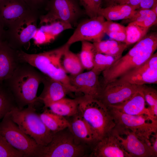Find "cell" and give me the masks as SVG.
Masks as SVG:
<instances>
[{"instance_id": "6da1fadb", "label": "cell", "mask_w": 157, "mask_h": 157, "mask_svg": "<svg viewBox=\"0 0 157 157\" xmlns=\"http://www.w3.org/2000/svg\"><path fill=\"white\" fill-rule=\"evenodd\" d=\"M70 46L66 43L57 49L36 54L28 53L21 50H17V51L20 62L28 63L44 75L60 82L70 92L78 93L71 84L69 76L62 63L63 55Z\"/></svg>"}, {"instance_id": "7a4b0ae2", "label": "cell", "mask_w": 157, "mask_h": 157, "mask_svg": "<svg viewBox=\"0 0 157 157\" xmlns=\"http://www.w3.org/2000/svg\"><path fill=\"white\" fill-rule=\"evenodd\" d=\"M30 64L20 62L9 81L10 90L17 105L22 108L38 101L37 93L44 74Z\"/></svg>"}, {"instance_id": "3957f363", "label": "cell", "mask_w": 157, "mask_h": 157, "mask_svg": "<svg viewBox=\"0 0 157 157\" xmlns=\"http://www.w3.org/2000/svg\"><path fill=\"white\" fill-rule=\"evenodd\" d=\"M76 99L78 113L91 128L97 141L112 132L116 124L109 109L102 103L85 95Z\"/></svg>"}, {"instance_id": "277c9868", "label": "cell", "mask_w": 157, "mask_h": 157, "mask_svg": "<svg viewBox=\"0 0 157 157\" xmlns=\"http://www.w3.org/2000/svg\"><path fill=\"white\" fill-rule=\"evenodd\" d=\"M27 106L25 108L14 107L9 112L10 117L20 129L33 138L39 146L46 145L51 140L53 133L44 125L34 105Z\"/></svg>"}, {"instance_id": "5b68a950", "label": "cell", "mask_w": 157, "mask_h": 157, "mask_svg": "<svg viewBox=\"0 0 157 157\" xmlns=\"http://www.w3.org/2000/svg\"><path fill=\"white\" fill-rule=\"evenodd\" d=\"M85 145L78 143L68 128L53 133L47 145L39 146L34 157H80L85 154Z\"/></svg>"}, {"instance_id": "8992f818", "label": "cell", "mask_w": 157, "mask_h": 157, "mask_svg": "<svg viewBox=\"0 0 157 157\" xmlns=\"http://www.w3.org/2000/svg\"><path fill=\"white\" fill-rule=\"evenodd\" d=\"M157 48V39L139 52L134 48L102 73L104 85L115 80L147 60Z\"/></svg>"}, {"instance_id": "52a82bcc", "label": "cell", "mask_w": 157, "mask_h": 157, "mask_svg": "<svg viewBox=\"0 0 157 157\" xmlns=\"http://www.w3.org/2000/svg\"><path fill=\"white\" fill-rule=\"evenodd\" d=\"M0 134L12 147L22 152L23 157H34L38 145L20 129L12 119L9 112L0 122Z\"/></svg>"}, {"instance_id": "ba28073f", "label": "cell", "mask_w": 157, "mask_h": 157, "mask_svg": "<svg viewBox=\"0 0 157 157\" xmlns=\"http://www.w3.org/2000/svg\"><path fill=\"white\" fill-rule=\"evenodd\" d=\"M108 108L113 117L115 127L129 129L140 139L151 143L150 136L157 133V121H152L146 115H130Z\"/></svg>"}, {"instance_id": "9c48e42d", "label": "cell", "mask_w": 157, "mask_h": 157, "mask_svg": "<svg viewBox=\"0 0 157 157\" xmlns=\"http://www.w3.org/2000/svg\"><path fill=\"white\" fill-rule=\"evenodd\" d=\"M37 15L33 11L19 19L8 28L7 36L10 43L8 44L13 48L15 45L28 44L37 29Z\"/></svg>"}, {"instance_id": "30bf717a", "label": "cell", "mask_w": 157, "mask_h": 157, "mask_svg": "<svg viewBox=\"0 0 157 157\" xmlns=\"http://www.w3.org/2000/svg\"><path fill=\"white\" fill-rule=\"evenodd\" d=\"M106 21L102 16L90 18L80 22L66 42L71 45L79 41L93 43L101 40L105 33Z\"/></svg>"}, {"instance_id": "8fae6325", "label": "cell", "mask_w": 157, "mask_h": 157, "mask_svg": "<svg viewBox=\"0 0 157 157\" xmlns=\"http://www.w3.org/2000/svg\"><path fill=\"white\" fill-rule=\"evenodd\" d=\"M113 132L130 157H155L151 143L140 139L130 130L115 127Z\"/></svg>"}, {"instance_id": "7c38bea8", "label": "cell", "mask_w": 157, "mask_h": 157, "mask_svg": "<svg viewBox=\"0 0 157 157\" xmlns=\"http://www.w3.org/2000/svg\"><path fill=\"white\" fill-rule=\"evenodd\" d=\"M141 87L115 80L104 85L98 99L107 107L118 105L130 98Z\"/></svg>"}, {"instance_id": "4fadbf2b", "label": "cell", "mask_w": 157, "mask_h": 157, "mask_svg": "<svg viewBox=\"0 0 157 157\" xmlns=\"http://www.w3.org/2000/svg\"><path fill=\"white\" fill-rule=\"evenodd\" d=\"M48 12L40 17V24L55 20L72 24L78 17L81 10L75 0H51Z\"/></svg>"}, {"instance_id": "5bb4252c", "label": "cell", "mask_w": 157, "mask_h": 157, "mask_svg": "<svg viewBox=\"0 0 157 157\" xmlns=\"http://www.w3.org/2000/svg\"><path fill=\"white\" fill-rule=\"evenodd\" d=\"M116 80L137 85L156 84L157 52L154 53L143 64L128 71Z\"/></svg>"}, {"instance_id": "9a60e30c", "label": "cell", "mask_w": 157, "mask_h": 157, "mask_svg": "<svg viewBox=\"0 0 157 157\" xmlns=\"http://www.w3.org/2000/svg\"><path fill=\"white\" fill-rule=\"evenodd\" d=\"M24 0H0V20L8 28L32 12Z\"/></svg>"}, {"instance_id": "2e32d148", "label": "cell", "mask_w": 157, "mask_h": 157, "mask_svg": "<svg viewBox=\"0 0 157 157\" xmlns=\"http://www.w3.org/2000/svg\"><path fill=\"white\" fill-rule=\"evenodd\" d=\"M98 75L91 70L75 75L69 76L71 85L84 95L98 99L102 91Z\"/></svg>"}, {"instance_id": "e0dca14e", "label": "cell", "mask_w": 157, "mask_h": 157, "mask_svg": "<svg viewBox=\"0 0 157 157\" xmlns=\"http://www.w3.org/2000/svg\"><path fill=\"white\" fill-rule=\"evenodd\" d=\"M93 145L91 157H130L120 145L113 131Z\"/></svg>"}, {"instance_id": "ac0fdd59", "label": "cell", "mask_w": 157, "mask_h": 157, "mask_svg": "<svg viewBox=\"0 0 157 157\" xmlns=\"http://www.w3.org/2000/svg\"><path fill=\"white\" fill-rule=\"evenodd\" d=\"M42 83L44 85L43 89L38 99V101L44 104L45 108L65 97L70 92L62 83L44 74Z\"/></svg>"}, {"instance_id": "d6986e66", "label": "cell", "mask_w": 157, "mask_h": 157, "mask_svg": "<svg viewBox=\"0 0 157 157\" xmlns=\"http://www.w3.org/2000/svg\"><path fill=\"white\" fill-rule=\"evenodd\" d=\"M107 108L117 110L127 114L146 115L152 121H157L152 118L148 108L146 107V102L142 85L130 98L125 102L118 105Z\"/></svg>"}, {"instance_id": "ffe728a7", "label": "cell", "mask_w": 157, "mask_h": 157, "mask_svg": "<svg viewBox=\"0 0 157 157\" xmlns=\"http://www.w3.org/2000/svg\"><path fill=\"white\" fill-rule=\"evenodd\" d=\"M19 63L17 50L6 42H0V82L8 79Z\"/></svg>"}, {"instance_id": "44dd1931", "label": "cell", "mask_w": 157, "mask_h": 157, "mask_svg": "<svg viewBox=\"0 0 157 157\" xmlns=\"http://www.w3.org/2000/svg\"><path fill=\"white\" fill-rule=\"evenodd\" d=\"M69 121L68 128L78 143L93 145L97 142L96 136L89 126L78 113Z\"/></svg>"}, {"instance_id": "7402d4cb", "label": "cell", "mask_w": 157, "mask_h": 157, "mask_svg": "<svg viewBox=\"0 0 157 157\" xmlns=\"http://www.w3.org/2000/svg\"><path fill=\"white\" fill-rule=\"evenodd\" d=\"M137 10L135 8L126 4L109 6L104 8H101L98 15L102 16L107 21L129 19Z\"/></svg>"}, {"instance_id": "603a6c76", "label": "cell", "mask_w": 157, "mask_h": 157, "mask_svg": "<svg viewBox=\"0 0 157 157\" xmlns=\"http://www.w3.org/2000/svg\"><path fill=\"white\" fill-rule=\"evenodd\" d=\"M40 115L45 126L53 133L62 131L69 126V121L65 117L55 114L47 108Z\"/></svg>"}, {"instance_id": "cb8c5ba5", "label": "cell", "mask_w": 157, "mask_h": 157, "mask_svg": "<svg viewBox=\"0 0 157 157\" xmlns=\"http://www.w3.org/2000/svg\"><path fill=\"white\" fill-rule=\"evenodd\" d=\"M52 112L65 117H73L78 113L77 99L65 97L51 105L48 107Z\"/></svg>"}, {"instance_id": "d4e9b609", "label": "cell", "mask_w": 157, "mask_h": 157, "mask_svg": "<svg viewBox=\"0 0 157 157\" xmlns=\"http://www.w3.org/2000/svg\"><path fill=\"white\" fill-rule=\"evenodd\" d=\"M128 46L125 43L114 40H101L97 42L95 45L98 53L119 58L122 56L123 52Z\"/></svg>"}, {"instance_id": "484cf974", "label": "cell", "mask_w": 157, "mask_h": 157, "mask_svg": "<svg viewBox=\"0 0 157 157\" xmlns=\"http://www.w3.org/2000/svg\"><path fill=\"white\" fill-rule=\"evenodd\" d=\"M62 63L66 73L70 75H75L82 72L84 68L78 55L67 49L64 53Z\"/></svg>"}, {"instance_id": "4316f807", "label": "cell", "mask_w": 157, "mask_h": 157, "mask_svg": "<svg viewBox=\"0 0 157 157\" xmlns=\"http://www.w3.org/2000/svg\"><path fill=\"white\" fill-rule=\"evenodd\" d=\"M130 22L149 28L156 24L157 15L151 9L137 10L133 17L129 19Z\"/></svg>"}, {"instance_id": "83f0119b", "label": "cell", "mask_w": 157, "mask_h": 157, "mask_svg": "<svg viewBox=\"0 0 157 157\" xmlns=\"http://www.w3.org/2000/svg\"><path fill=\"white\" fill-rule=\"evenodd\" d=\"M81 43V51L78 54L80 60L84 69L91 70L93 66L96 51L93 43L86 41Z\"/></svg>"}, {"instance_id": "f1b7e54d", "label": "cell", "mask_w": 157, "mask_h": 157, "mask_svg": "<svg viewBox=\"0 0 157 157\" xmlns=\"http://www.w3.org/2000/svg\"><path fill=\"white\" fill-rule=\"evenodd\" d=\"M149 29L130 22L125 27L126 34L125 43L129 45L138 42L147 34Z\"/></svg>"}, {"instance_id": "f546056e", "label": "cell", "mask_w": 157, "mask_h": 157, "mask_svg": "<svg viewBox=\"0 0 157 157\" xmlns=\"http://www.w3.org/2000/svg\"><path fill=\"white\" fill-rule=\"evenodd\" d=\"M40 24V30L55 38L64 31L72 28L71 24L58 20Z\"/></svg>"}, {"instance_id": "4dcf8cb0", "label": "cell", "mask_w": 157, "mask_h": 157, "mask_svg": "<svg viewBox=\"0 0 157 157\" xmlns=\"http://www.w3.org/2000/svg\"><path fill=\"white\" fill-rule=\"evenodd\" d=\"M119 58L110 55L96 53L94 56L93 66L91 70L99 75Z\"/></svg>"}, {"instance_id": "1f68e13d", "label": "cell", "mask_w": 157, "mask_h": 157, "mask_svg": "<svg viewBox=\"0 0 157 157\" xmlns=\"http://www.w3.org/2000/svg\"><path fill=\"white\" fill-rule=\"evenodd\" d=\"M142 90L146 102L152 118L157 120V91L155 89L145 85H142Z\"/></svg>"}, {"instance_id": "d6a6232c", "label": "cell", "mask_w": 157, "mask_h": 157, "mask_svg": "<svg viewBox=\"0 0 157 157\" xmlns=\"http://www.w3.org/2000/svg\"><path fill=\"white\" fill-rule=\"evenodd\" d=\"M17 106L10 91L7 92L0 89V122L7 113Z\"/></svg>"}, {"instance_id": "836d02e7", "label": "cell", "mask_w": 157, "mask_h": 157, "mask_svg": "<svg viewBox=\"0 0 157 157\" xmlns=\"http://www.w3.org/2000/svg\"><path fill=\"white\" fill-rule=\"evenodd\" d=\"M23 153L12 147L0 134V157H23Z\"/></svg>"}, {"instance_id": "e575fe53", "label": "cell", "mask_w": 157, "mask_h": 157, "mask_svg": "<svg viewBox=\"0 0 157 157\" xmlns=\"http://www.w3.org/2000/svg\"><path fill=\"white\" fill-rule=\"evenodd\" d=\"M83 7L85 13L90 17L98 15V13L102 0H78Z\"/></svg>"}, {"instance_id": "d590c367", "label": "cell", "mask_w": 157, "mask_h": 157, "mask_svg": "<svg viewBox=\"0 0 157 157\" xmlns=\"http://www.w3.org/2000/svg\"><path fill=\"white\" fill-rule=\"evenodd\" d=\"M55 38L39 28H37L33 39L36 44L42 45L50 43L54 40Z\"/></svg>"}, {"instance_id": "8d00e7d4", "label": "cell", "mask_w": 157, "mask_h": 157, "mask_svg": "<svg viewBox=\"0 0 157 157\" xmlns=\"http://www.w3.org/2000/svg\"><path fill=\"white\" fill-rule=\"evenodd\" d=\"M108 32H126L125 27L112 21L106 22L105 33Z\"/></svg>"}, {"instance_id": "74e56055", "label": "cell", "mask_w": 157, "mask_h": 157, "mask_svg": "<svg viewBox=\"0 0 157 157\" xmlns=\"http://www.w3.org/2000/svg\"><path fill=\"white\" fill-rule=\"evenodd\" d=\"M106 34L114 40L125 43L126 40V32H108Z\"/></svg>"}, {"instance_id": "f35d334b", "label": "cell", "mask_w": 157, "mask_h": 157, "mask_svg": "<svg viewBox=\"0 0 157 157\" xmlns=\"http://www.w3.org/2000/svg\"><path fill=\"white\" fill-rule=\"evenodd\" d=\"M157 0H142L139 6L138 9H151Z\"/></svg>"}, {"instance_id": "ab89813d", "label": "cell", "mask_w": 157, "mask_h": 157, "mask_svg": "<svg viewBox=\"0 0 157 157\" xmlns=\"http://www.w3.org/2000/svg\"><path fill=\"white\" fill-rule=\"evenodd\" d=\"M151 143V149L155 157L157 156V133L154 134Z\"/></svg>"}, {"instance_id": "60d3db41", "label": "cell", "mask_w": 157, "mask_h": 157, "mask_svg": "<svg viewBox=\"0 0 157 157\" xmlns=\"http://www.w3.org/2000/svg\"><path fill=\"white\" fill-rule=\"evenodd\" d=\"M106 1L108 3L109 6H114L126 4L127 0H106Z\"/></svg>"}, {"instance_id": "b9f144b4", "label": "cell", "mask_w": 157, "mask_h": 157, "mask_svg": "<svg viewBox=\"0 0 157 157\" xmlns=\"http://www.w3.org/2000/svg\"><path fill=\"white\" fill-rule=\"evenodd\" d=\"M142 0H127L126 4L139 9V5Z\"/></svg>"}, {"instance_id": "7bdbcfd3", "label": "cell", "mask_w": 157, "mask_h": 157, "mask_svg": "<svg viewBox=\"0 0 157 157\" xmlns=\"http://www.w3.org/2000/svg\"><path fill=\"white\" fill-rule=\"evenodd\" d=\"M5 34L4 27L0 20V42L2 41L3 37L5 36Z\"/></svg>"}, {"instance_id": "ee69618b", "label": "cell", "mask_w": 157, "mask_h": 157, "mask_svg": "<svg viewBox=\"0 0 157 157\" xmlns=\"http://www.w3.org/2000/svg\"><path fill=\"white\" fill-rule=\"evenodd\" d=\"M151 10L157 15V3H156L154 4L151 9Z\"/></svg>"}, {"instance_id": "f6af8a7d", "label": "cell", "mask_w": 157, "mask_h": 157, "mask_svg": "<svg viewBox=\"0 0 157 157\" xmlns=\"http://www.w3.org/2000/svg\"><path fill=\"white\" fill-rule=\"evenodd\" d=\"M26 2V1L27 0L28 1V2L29 1L30 2H31V3H34L36 4L37 3L40 2L42 1V0H24Z\"/></svg>"}]
</instances>
